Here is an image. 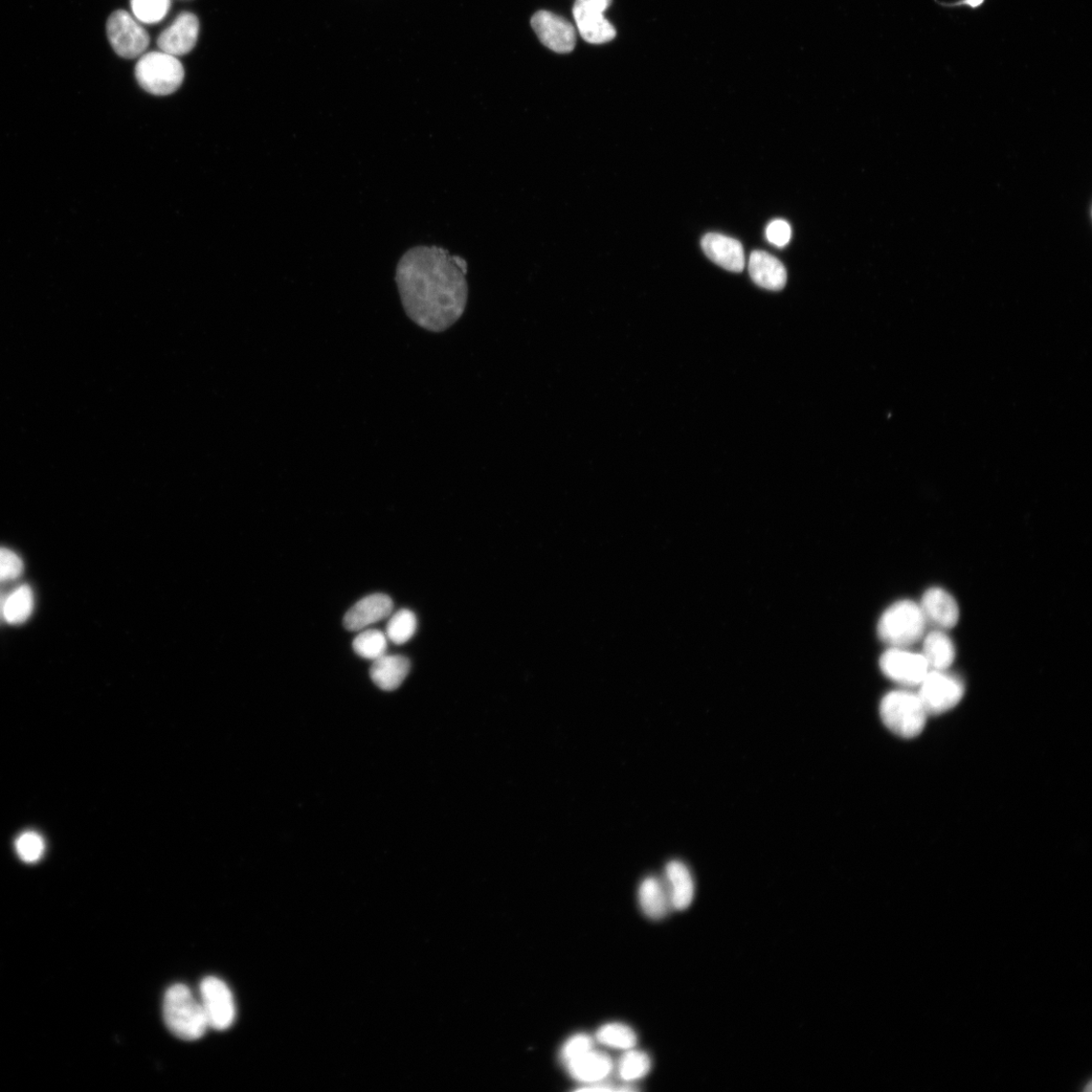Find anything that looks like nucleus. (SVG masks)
Returning <instances> with one entry per match:
<instances>
[{
    "instance_id": "c756f323",
    "label": "nucleus",
    "mask_w": 1092,
    "mask_h": 1092,
    "mask_svg": "<svg viewBox=\"0 0 1092 1092\" xmlns=\"http://www.w3.org/2000/svg\"><path fill=\"white\" fill-rule=\"evenodd\" d=\"M24 572V563L11 549L0 547V583L14 581Z\"/></svg>"
},
{
    "instance_id": "cd10ccee",
    "label": "nucleus",
    "mask_w": 1092,
    "mask_h": 1092,
    "mask_svg": "<svg viewBox=\"0 0 1092 1092\" xmlns=\"http://www.w3.org/2000/svg\"><path fill=\"white\" fill-rule=\"evenodd\" d=\"M18 857L26 863L38 862L44 852V842L42 837L29 832L20 835L15 841Z\"/></svg>"
},
{
    "instance_id": "c85d7f7f",
    "label": "nucleus",
    "mask_w": 1092,
    "mask_h": 1092,
    "mask_svg": "<svg viewBox=\"0 0 1092 1092\" xmlns=\"http://www.w3.org/2000/svg\"><path fill=\"white\" fill-rule=\"evenodd\" d=\"M594 1049V1041L587 1034H576L563 1045L560 1057L565 1064Z\"/></svg>"
},
{
    "instance_id": "a878e982",
    "label": "nucleus",
    "mask_w": 1092,
    "mask_h": 1092,
    "mask_svg": "<svg viewBox=\"0 0 1092 1092\" xmlns=\"http://www.w3.org/2000/svg\"><path fill=\"white\" fill-rule=\"evenodd\" d=\"M417 630V618L408 609H400L389 620L387 636L395 644H404L409 641Z\"/></svg>"
},
{
    "instance_id": "4be33fe9",
    "label": "nucleus",
    "mask_w": 1092,
    "mask_h": 1092,
    "mask_svg": "<svg viewBox=\"0 0 1092 1092\" xmlns=\"http://www.w3.org/2000/svg\"><path fill=\"white\" fill-rule=\"evenodd\" d=\"M34 609V595L32 589L22 585L15 589L7 598L4 618L10 624H21L28 620Z\"/></svg>"
},
{
    "instance_id": "2eb2a0df",
    "label": "nucleus",
    "mask_w": 1092,
    "mask_h": 1092,
    "mask_svg": "<svg viewBox=\"0 0 1092 1092\" xmlns=\"http://www.w3.org/2000/svg\"><path fill=\"white\" fill-rule=\"evenodd\" d=\"M705 254L723 269L741 273L745 269V251L740 241L722 234L709 233L701 241Z\"/></svg>"
},
{
    "instance_id": "9d476101",
    "label": "nucleus",
    "mask_w": 1092,
    "mask_h": 1092,
    "mask_svg": "<svg viewBox=\"0 0 1092 1092\" xmlns=\"http://www.w3.org/2000/svg\"><path fill=\"white\" fill-rule=\"evenodd\" d=\"M882 673L890 680L903 686H919L930 672L922 654L905 648H890L880 658Z\"/></svg>"
},
{
    "instance_id": "39448f33",
    "label": "nucleus",
    "mask_w": 1092,
    "mask_h": 1092,
    "mask_svg": "<svg viewBox=\"0 0 1092 1092\" xmlns=\"http://www.w3.org/2000/svg\"><path fill=\"white\" fill-rule=\"evenodd\" d=\"M135 74L139 84L147 93L168 96L182 85L185 70L176 57L162 51L151 52L140 58Z\"/></svg>"
},
{
    "instance_id": "9b49d317",
    "label": "nucleus",
    "mask_w": 1092,
    "mask_h": 1092,
    "mask_svg": "<svg viewBox=\"0 0 1092 1092\" xmlns=\"http://www.w3.org/2000/svg\"><path fill=\"white\" fill-rule=\"evenodd\" d=\"M531 26L545 46L553 52L568 54L575 49L576 29L565 17L541 11L532 16Z\"/></svg>"
},
{
    "instance_id": "423d86ee",
    "label": "nucleus",
    "mask_w": 1092,
    "mask_h": 1092,
    "mask_svg": "<svg viewBox=\"0 0 1092 1092\" xmlns=\"http://www.w3.org/2000/svg\"><path fill=\"white\" fill-rule=\"evenodd\" d=\"M919 686L918 695L929 716H939L953 709L965 694L961 679L947 671H930Z\"/></svg>"
},
{
    "instance_id": "412c9836",
    "label": "nucleus",
    "mask_w": 1092,
    "mask_h": 1092,
    "mask_svg": "<svg viewBox=\"0 0 1092 1092\" xmlns=\"http://www.w3.org/2000/svg\"><path fill=\"white\" fill-rule=\"evenodd\" d=\"M922 655L930 671H947L956 658L954 642L945 631L934 630L924 636Z\"/></svg>"
},
{
    "instance_id": "393cba45",
    "label": "nucleus",
    "mask_w": 1092,
    "mask_h": 1092,
    "mask_svg": "<svg viewBox=\"0 0 1092 1092\" xmlns=\"http://www.w3.org/2000/svg\"><path fill=\"white\" fill-rule=\"evenodd\" d=\"M352 646L354 652L360 657L374 661L386 655L388 639L382 632L369 630L356 636Z\"/></svg>"
},
{
    "instance_id": "ddd939ff",
    "label": "nucleus",
    "mask_w": 1092,
    "mask_h": 1092,
    "mask_svg": "<svg viewBox=\"0 0 1092 1092\" xmlns=\"http://www.w3.org/2000/svg\"><path fill=\"white\" fill-rule=\"evenodd\" d=\"M199 33V20L192 13L178 15L172 25L164 30L159 40L160 49L174 57L190 53L195 46Z\"/></svg>"
},
{
    "instance_id": "6ab92c4d",
    "label": "nucleus",
    "mask_w": 1092,
    "mask_h": 1092,
    "mask_svg": "<svg viewBox=\"0 0 1092 1092\" xmlns=\"http://www.w3.org/2000/svg\"><path fill=\"white\" fill-rule=\"evenodd\" d=\"M411 670L409 659L399 655H384L373 661L370 678L380 689L394 691L403 684Z\"/></svg>"
},
{
    "instance_id": "1a4fd4ad",
    "label": "nucleus",
    "mask_w": 1092,
    "mask_h": 1092,
    "mask_svg": "<svg viewBox=\"0 0 1092 1092\" xmlns=\"http://www.w3.org/2000/svg\"><path fill=\"white\" fill-rule=\"evenodd\" d=\"M200 995L209 1027L217 1031L229 1029L236 1010L232 992L226 984L219 978L207 977L200 985Z\"/></svg>"
},
{
    "instance_id": "6e6552de",
    "label": "nucleus",
    "mask_w": 1092,
    "mask_h": 1092,
    "mask_svg": "<svg viewBox=\"0 0 1092 1092\" xmlns=\"http://www.w3.org/2000/svg\"><path fill=\"white\" fill-rule=\"evenodd\" d=\"M611 4L612 0H576L573 15L579 35L586 42L601 44L616 37L615 28L605 16Z\"/></svg>"
},
{
    "instance_id": "f8f14e48",
    "label": "nucleus",
    "mask_w": 1092,
    "mask_h": 1092,
    "mask_svg": "<svg viewBox=\"0 0 1092 1092\" xmlns=\"http://www.w3.org/2000/svg\"><path fill=\"white\" fill-rule=\"evenodd\" d=\"M920 607L927 626L930 624L935 630H951L959 621V605L951 594L941 588L935 587L926 591Z\"/></svg>"
},
{
    "instance_id": "a211bd4d",
    "label": "nucleus",
    "mask_w": 1092,
    "mask_h": 1092,
    "mask_svg": "<svg viewBox=\"0 0 1092 1092\" xmlns=\"http://www.w3.org/2000/svg\"><path fill=\"white\" fill-rule=\"evenodd\" d=\"M566 1066L573 1079L590 1085L606 1080L613 1072L614 1063L607 1054L593 1049Z\"/></svg>"
},
{
    "instance_id": "f257e3e1",
    "label": "nucleus",
    "mask_w": 1092,
    "mask_h": 1092,
    "mask_svg": "<svg viewBox=\"0 0 1092 1092\" xmlns=\"http://www.w3.org/2000/svg\"><path fill=\"white\" fill-rule=\"evenodd\" d=\"M466 274L462 257L436 245L407 251L397 264L395 279L409 319L432 333L454 326L469 300Z\"/></svg>"
},
{
    "instance_id": "bb28decb",
    "label": "nucleus",
    "mask_w": 1092,
    "mask_h": 1092,
    "mask_svg": "<svg viewBox=\"0 0 1092 1092\" xmlns=\"http://www.w3.org/2000/svg\"><path fill=\"white\" fill-rule=\"evenodd\" d=\"M131 8L143 24H158L167 15L171 0H131Z\"/></svg>"
},
{
    "instance_id": "473e14b6",
    "label": "nucleus",
    "mask_w": 1092,
    "mask_h": 1092,
    "mask_svg": "<svg viewBox=\"0 0 1092 1092\" xmlns=\"http://www.w3.org/2000/svg\"><path fill=\"white\" fill-rule=\"evenodd\" d=\"M8 596L0 592V618H4V609Z\"/></svg>"
},
{
    "instance_id": "b1692460",
    "label": "nucleus",
    "mask_w": 1092,
    "mask_h": 1092,
    "mask_svg": "<svg viewBox=\"0 0 1092 1092\" xmlns=\"http://www.w3.org/2000/svg\"><path fill=\"white\" fill-rule=\"evenodd\" d=\"M652 1068L650 1056L642 1051L627 1050L618 1062L617 1072L620 1079L633 1083L648 1076Z\"/></svg>"
},
{
    "instance_id": "0eeeda50",
    "label": "nucleus",
    "mask_w": 1092,
    "mask_h": 1092,
    "mask_svg": "<svg viewBox=\"0 0 1092 1092\" xmlns=\"http://www.w3.org/2000/svg\"><path fill=\"white\" fill-rule=\"evenodd\" d=\"M106 33L111 47L126 59L139 57L149 46L147 31L126 11H117L108 17Z\"/></svg>"
},
{
    "instance_id": "4468645a",
    "label": "nucleus",
    "mask_w": 1092,
    "mask_h": 1092,
    "mask_svg": "<svg viewBox=\"0 0 1092 1092\" xmlns=\"http://www.w3.org/2000/svg\"><path fill=\"white\" fill-rule=\"evenodd\" d=\"M393 609V600L388 595L372 594L359 601L348 610L343 619V626L349 632H361L371 624L389 617Z\"/></svg>"
},
{
    "instance_id": "7ed1b4c3",
    "label": "nucleus",
    "mask_w": 1092,
    "mask_h": 1092,
    "mask_svg": "<svg viewBox=\"0 0 1092 1092\" xmlns=\"http://www.w3.org/2000/svg\"><path fill=\"white\" fill-rule=\"evenodd\" d=\"M927 622L920 605L901 600L888 607L878 621L879 638L890 648H905L925 636Z\"/></svg>"
},
{
    "instance_id": "f3484780",
    "label": "nucleus",
    "mask_w": 1092,
    "mask_h": 1092,
    "mask_svg": "<svg viewBox=\"0 0 1092 1092\" xmlns=\"http://www.w3.org/2000/svg\"><path fill=\"white\" fill-rule=\"evenodd\" d=\"M664 876L673 909H687L695 897V883L689 868L681 861H671L665 866Z\"/></svg>"
},
{
    "instance_id": "2f4dec72",
    "label": "nucleus",
    "mask_w": 1092,
    "mask_h": 1092,
    "mask_svg": "<svg viewBox=\"0 0 1092 1092\" xmlns=\"http://www.w3.org/2000/svg\"><path fill=\"white\" fill-rule=\"evenodd\" d=\"M934 3L942 9H966L976 12L982 10L988 3V0H949V2H946V0H934Z\"/></svg>"
},
{
    "instance_id": "aec40b11",
    "label": "nucleus",
    "mask_w": 1092,
    "mask_h": 1092,
    "mask_svg": "<svg viewBox=\"0 0 1092 1092\" xmlns=\"http://www.w3.org/2000/svg\"><path fill=\"white\" fill-rule=\"evenodd\" d=\"M638 901L644 915L654 921L664 919L673 909L665 883L656 877L641 882Z\"/></svg>"
},
{
    "instance_id": "f03ea898",
    "label": "nucleus",
    "mask_w": 1092,
    "mask_h": 1092,
    "mask_svg": "<svg viewBox=\"0 0 1092 1092\" xmlns=\"http://www.w3.org/2000/svg\"><path fill=\"white\" fill-rule=\"evenodd\" d=\"M163 1015L169 1031L185 1041L202 1038L209 1028L202 1002L184 985H175L166 991Z\"/></svg>"
},
{
    "instance_id": "7c9ffc66",
    "label": "nucleus",
    "mask_w": 1092,
    "mask_h": 1092,
    "mask_svg": "<svg viewBox=\"0 0 1092 1092\" xmlns=\"http://www.w3.org/2000/svg\"><path fill=\"white\" fill-rule=\"evenodd\" d=\"M766 235L770 243L782 249L790 242L791 228L786 221L775 220L767 227Z\"/></svg>"
},
{
    "instance_id": "dca6fc26",
    "label": "nucleus",
    "mask_w": 1092,
    "mask_h": 1092,
    "mask_svg": "<svg viewBox=\"0 0 1092 1092\" xmlns=\"http://www.w3.org/2000/svg\"><path fill=\"white\" fill-rule=\"evenodd\" d=\"M749 272L754 283L769 291H782L787 282L783 263L765 251H755L751 254Z\"/></svg>"
},
{
    "instance_id": "5701e85b",
    "label": "nucleus",
    "mask_w": 1092,
    "mask_h": 1092,
    "mask_svg": "<svg viewBox=\"0 0 1092 1092\" xmlns=\"http://www.w3.org/2000/svg\"><path fill=\"white\" fill-rule=\"evenodd\" d=\"M596 1039L609 1048L624 1051L635 1048L637 1042L635 1032L630 1026L621 1022L605 1024L597 1031Z\"/></svg>"
},
{
    "instance_id": "20e7f679",
    "label": "nucleus",
    "mask_w": 1092,
    "mask_h": 1092,
    "mask_svg": "<svg viewBox=\"0 0 1092 1092\" xmlns=\"http://www.w3.org/2000/svg\"><path fill=\"white\" fill-rule=\"evenodd\" d=\"M880 717L884 725L898 737L912 739L923 732L929 715L918 694L897 690L883 697Z\"/></svg>"
}]
</instances>
